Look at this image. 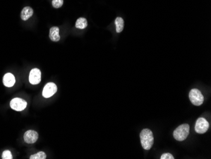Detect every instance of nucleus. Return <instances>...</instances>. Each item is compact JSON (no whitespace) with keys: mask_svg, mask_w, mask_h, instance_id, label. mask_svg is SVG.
Returning <instances> with one entry per match:
<instances>
[{"mask_svg":"<svg viewBox=\"0 0 211 159\" xmlns=\"http://www.w3.org/2000/svg\"><path fill=\"white\" fill-rule=\"evenodd\" d=\"M59 29L58 27H52L49 30V38L54 42H58L60 40V36L59 34Z\"/></svg>","mask_w":211,"mask_h":159,"instance_id":"obj_10","label":"nucleus"},{"mask_svg":"<svg viewBox=\"0 0 211 159\" xmlns=\"http://www.w3.org/2000/svg\"><path fill=\"white\" fill-rule=\"evenodd\" d=\"M46 154L43 152H39L35 154H34L30 157V159H46Z\"/></svg>","mask_w":211,"mask_h":159,"instance_id":"obj_14","label":"nucleus"},{"mask_svg":"<svg viewBox=\"0 0 211 159\" xmlns=\"http://www.w3.org/2000/svg\"><path fill=\"white\" fill-rule=\"evenodd\" d=\"M2 157L3 159H12L13 158V157H12V155L9 150L4 151L3 154H2Z\"/></svg>","mask_w":211,"mask_h":159,"instance_id":"obj_16","label":"nucleus"},{"mask_svg":"<svg viewBox=\"0 0 211 159\" xmlns=\"http://www.w3.org/2000/svg\"><path fill=\"white\" fill-rule=\"evenodd\" d=\"M190 102L196 106H200L204 102V96L198 89H192L189 93Z\"/></svg>","mask_w":211,"mask_h":159,"instance_id":"obj_3","label":"nucleus"},{"mask_svg":"<svg viewBox=\"0 0 211 159\" xmlns=\"http://www.w3.org/2000/svg\"><path fill=\"white\" fill-rule=\"evenodd\" d=\"M116 32L120 33L124 28V20L121 17H117L115 21Z\"/></svg>","mask_w":211,"mask_h":159,"instance_id":"obj_13","label":"nucleus"},{"mask_svg":"<svg viewBox=\"0 0 211 159\" xmlns=\"http://www.w3.org/2000/svg\"><path fill=\"white\" fill-rule=\"evenodd\" d=\"M174 157L172 155V154L169 153H166L163 154L160 157V159H174Z\"/></svg>","mask_w":211,"mask_h":159,"instance_id":"obj_17","label":"nucleus"},{"mask_svg":"<svg viewBox=\"0 0 211 159\" xmlns=\"http://www.w3.org/2000/svg\"><path fill=\"white\" fill-rule=\"evenodd\" d=\"M34 14L33 9L30 6H26L23 8L21 12V19L23 20H27Z\"/></svg>","mask_w":211,"mask_h":159,"instance_id":"obj_11","label":"nucleus"},{"mask_svg":"<svg viewBox=\"0 0 211 159\" xmlns=\"http://www.w3.org/2000/svg\"><path fill=\"white\" fill-rule=\"evenodd\" d=\"M3 82L6 87H12L15 83V78L11 73H7L3 77Z\"/></svg>","mask_w":211,"mask_h":159,"instance_id":"obj_9","label":"nucleus"},{"mask_svg":"<svg viewBox=\"0 0 211 159\" xmlns=\"http://www.w3.org/2000/svg\"><path fill=\"white\" fill-rule=\"evenodd\" d=\"M10 107L15 111H22L26 109L27 105V103L26 100H24L20 98H15L12 99L10 103Z\"/></svg>","mask_w":211,"mask_h":159,"instance_id":"obj_4","label":"nucleus"},{"mask_svg":"<svg viewBox=\"0 0 211 159\" xmlns=\"http://www.w3.org/2000/svg\"><path fill=\"white\" fill-rule=\"evenodd\" d=\"M57 92V86L53 82H48L44 87L43 96L44 98H50Z\"/></svg>","mask_w":211,"mask_h":159,"instance_id":"obj_6","label":"nucleus"},{"mask_svg":"<svg viewBox=\"0 0 211 159\" xmlns=\"http://www.w3.org/2000/svg\"><path fill=\"white\" fill-rule=\"evenodd\" d=\"M53 6L55 8H59L63 5V0H53Z\"/></svg>","mask_w":211,"mask_h":159,"instance_id":"obj_15","label":"nucleus"},{"mask_svg":"<svg viewBox=\"0 0 211 159\" xmlns=\"http://www.w3.org/2000/svg\"><path fill=\"white\" fill-rule=\"evenodd\" d=\"M87 26V20L86 19L80 17L76 21L75 27L79 29H84Z\"/></svg>","mask_w":211,"mask_h":159,"instance_id":"obj_12","label":"nucleus"},{"mask_svg":"<svg viewBox=\"0 0 211 159\" xmlns=\"http://www.w3.org/2000/svg\"><path fill=\"white\" fill-rule=\"evenodd\" d=\"M190 132V126L183 124L178 126L173 132V136L178 141H182L187 139Z\"/></svg>","mask_w":211,"mask_h":159,"instance_id":"obj_2","label":"nucleus"},{"mask_svg":"<svg viewBox=\"0 0 211 159\" xmlns=\"http://www.w3.org/2000/svg\"><path fill=\"white\" fill-rule=\"evenodd\" d=\"M41 81V72L39 69L35 68L30 70L29 74V82L33 85L38 84Z\"/></svg>","mask_w":211,"mask_h":159,"instance_id":"obj_7","label":"nucleus"},{"mask_svg":"<svg viewBox=\"0 0 211 159\" xmlns=\"http://www.w3.org/2000/svg\"><path fill=\"white\" fill-rule=\"evenodd\" d=\"M39 134L34 130H29L24 134L23 139L26 143L28 144H33L38 141Z\"/></svg>","mask_w":211,"mask_h":159,"instance_id":"obj_8","label":"nucleus"},{"mask_svg":"<svg viewBox=\"0 0 211 159\" xmlns=\"http://www.w3.org/2000/svg\"><path fill=\"white\" fill-rule=\"evenodd\" d=\"M209 127V122L206 119L203 117H201L198 118L196 121L195 130L198 134H204L207 131Z\"/></svg>","mask_w":211,"mask_h":159,"instance_id":"obj_5","label":"nucleus"},{"mask_svg":"<svg viewBox=\"0 0 211 159\" xmlns=\"http://www.w3.org/2000/svg\"><path fill=\"white\" fill-rule=\"evenodd\" d=\"M140 142L144 149L150 150L154 144V136L152 131L148 129H143L140 134Z\"/></svg>","mask_w":211,"mask_h":159,"instance_id":"obj_1","label":"nucleus"}]
</instances>
